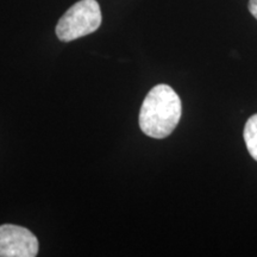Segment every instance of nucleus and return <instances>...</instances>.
Segmentation results:
<instances>
[{
	"mask_svg": "<svg viewBox=\"0 0 257 257\" xmlns=\"http://www.w3.org/2000/svg\"><path fill=\"white\" fill-rule=\"evenodd\" d=\"M182 113L180 96L170 86L161 83L152 88L140 112V126L152 138L168 137L178 126Z\"/></svg>",
	"mask_w": 257,
	"mask_h": 257,
	"instance_id": "nucleus-1",
	"label": "nucleus"
},
{
	"mask_svg": "<svg viewBox=\"0 0 257 257\" xmlns=\"http://www.w3.org/2000/svg\"><path fill=\"white\" fill-rule=\"evenodd\" d=\"M38 240L30 230L12 224L0 225V257H35Z\"/></svg>",
	"mask_w": 257,
	"mask_h": 257,
	"instance_id": "nucleus-3",
	"label": "nucleus"
},
{
	"mask_svg": "<svg viewBox=\"0 0 257 257\" xmlns=\"http://www.w3.org/2000/svg\"><path fill=\"white\" fill-rule=\"evenodd\" d=\"M249 11L253 17L257 19V0H250L249 2Z\"/></svg>",
	"mask_w": 257,
	"mask_h": 257,
	"instance_id": "nucleus-5",
	"label": "nucleus"
},
{
	"mask_svg": "<svg viewBox=\"0 0 257 257\" xmlns=\"http://www.w3.org/2000/svg\"><path fill=\"white\" fill-rule=\"evenodd\" d=\"M243 136L250 156L257 162V113L246 120Z\"/></svg>",
	"mask_w": 257,
	"mask_h": 257,
	"instance_id": "nucleus-4",
	"label": "nucleus"
},
{
	"mask_svg": "<svg viewBox=\"0 0 257 257\" xmlns=\"http://www.w3.org/2000/svg\"><path fill=\"white\" fill-rule=\"evenodd\" d=\"M101 21L98 2L80 0L61 17L56 27V35L63 42L78 40L98 30Z\"/></svg>",
	"mask_w": 257,
	"mask_h": 257,
	"instance_id": "nucleus-2",
	"label": "nucleus"
}]
</instances>
